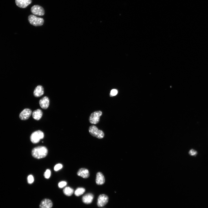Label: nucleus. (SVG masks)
<instances>
[{
  "label": "nucleus",
  "mask_w": 208,
  "mask_h": 208,
  "mask_svg": "<svg viewBox=\"0 0 208 208\" xmlns=\"http://www.w3.org/2000/svg\"><path fill=\"white\" fill-rule=\"evenodd\" d=\"M48 153V150L44 146H38L34 148L32 150V156L37 159H41L45 157Z\"/></svg>",
  "instance_id": "f257e3e1"
},
{
  "label": "nucleus",
  "mask_w": 208,
  "mask_h": 208,
  "mask_svg": "<svg viewBox=\"0 0 208 208\" xmlns=\"http://www.w3.org/2000/svg\"><path fill=\"white\" fill-rule=\"evenodd\" d=\"M89 131L92 136L99 139L103 138L104 136L103 132L102 130L98 129L94 125L91 126L89 127Z\"/></svg>",
  "instance_id": "f03ea898"
},
{
  "label": "nucleus",
  "mask_w": 208,
  "mask_h": 208,
  "mask_svg": "<svg viewBox=\"0 0 208 208\" xmlns=\"http://www.w3.org/2000/svg\"><path fill=\"white\" fill-rule=\"evenodd\" d=\"M28 20L31 25L36 26H41L44 22V20L42 18L38 17L31 14L29 16Z\"/></svg>",
  "instance_id": "7ed1b4c3"
},
{
  "label": "nucleus",
  "mask_w": 208,
  "mask_h": 208,
  "mask_svg": "<svg viewBox=\"0 0 208 208\" xmlns=\"http://www.w3.org/2000/svg\"><path fill=\"white\" fill-rule=\"evenodd\" d=\"M43 133L40 130H38L33 132L30 136L31 141L34 143H36L39 142L40 140L44 137Z\"/></svg>",
  "instance_id": "20e7f679"
},
{
  "label": "nucleus",
  "mask_w": 208,
  "mask_h": 208,
  "mask_svg": "<svg viewBox=\"0 0 208 208\" xmlns=\"http://www.w3.org/2000/svg\"><path fill=\"white\" fill-rule=\"evenodd\" d=\"M102 115V112L100 111L94 112L90 115L89 118L90 122L92 124H96L99 121L100 117Z\"/></svg>",
  "instance_id": "39448f33"
},
{
  "label": "nucleus",
  "mask_w": 208,
  "mask_h": 208,
  "mask_svg": "<svg viewBox=\"0 0 208 208\" xmlns=\"http://www.w3.org/2000/svg\"><path fill=\"white\" fill-rule=\"evenodd\" d=\"M109 201L108 196L104 194L100 195L97 198V205L99 207H102L105 206Z\"/></svg>",
  "instance_id": "423d86ee"
},
{
  "label": "nucleus",
  "mask_w": 208,
  "mask_h": 208,
  "mask_svg": "<svg viewBox=\"0 0 208 208\" xmlns=\"http://www.w3.org/2000/svg\"><path fill=\"white\" fill-rule=\"evenodd\" d=\"M31 10L33 14L36 15L42 16L44 14V10L43 8L38 5H35L32 6Z\"/></svg>",
  "instance_id": "0eeeda50"
},
{
  "label": "nucleus",
  "mask_w": 208,
  "mask_h": 208,
  "mask_svg": "<svg viewBox=\"0 0 208 208\" xmlns=\"http://www.w3.org/2000/svg\"><path fill=\"white\" fill-rule=\"evenodd\" d=\"M32 113L31 110L28 108H26L23 110L20 113L19 117L22 120L28 119L30 117Z\"/></svg>",
  "instance_id": "6e6552de"
},
{
  "label": "nucleus",
  "mask_w": 208,
  "mask_h": 208,
  "mask_svg": "<svg viewBox=\"0 0 208 208\" xmlns=\"http://www.w3.org/2000/svg\"><path fill=\"white\" fill-rule=\"evenodd\" d=\"M94 198V195L91 193H89L86 194L83 196L82 200L84 204H89L92 203Z\"/></svg>",
  "instance_id": "1a4fd4ad"
},
{
  "label": "nucleus",
  "mask_w": 208,
  "mask_h": 208,
  "mask_svg": "<svg viewBox=\"0 0 208 208\" xmlns=\"http://www.w3.org/2000/svg\"><path fill=\"white\" fill-rule=\"evenodd\" d=\"M53 206V203L49 199L45 198L41 202L39 208H51Z\"/></svg>",
  "instance_id": "9d476101"
},
{
  "label": "nucleus",
  "mask_w": 208,
  "mask_h": 208,
  "mask_svg": "<svg viewBox=\"0 0 208 208\" xmlns=\"http://www.w3.org/2000/svg\"><path fill=\"white\" fill-rule=\"evenodd\" d=\"M39 103L40 107L42 108L46 109L49 105V99L47 97L44 96L40 100Z\"/></svg>",
  "instance_id": "9b49d317"
},
{
  "label": "nucleus",
  "mask_w": 208,
  "mask_h": 208,
  "mask_svg": "<svg viewBox=\"0 0 208 208\" xmlns=\"http://www.w3.org/2000/svg\"><path fill=\"white\" fill-rule=\"evenodd\" d=\"M32 2V0H15L16 5L20 8H25Z\"/></svg>",
  "instance_id": "f8f14e48"
},
{
  "label": "nucleus",
  "mask_w": 208,
  "mask_h": 208,
  "mask_svg": "<svg viewBox=\"0 0 208 208\" xmlns=\"http://www.w3.org/2000/svg\"><path fill=\"white\" fill-rule=\"evenodd\" d=\"M77 175L83 178H87L89 176V172L88 169L86 168H80L78 170Z\"/></svg>",
  "instance_id": "ddd939ff"
},
{
  "label": "nucleus",
  "mask_w": 208,
  "mask_h": 208,
  "mask_svg": "<svg viewBox=\"0 0 208 208\" xmlns=\"http://www.w3.org/2000/svg\"><path fill=\"white\" fill-rule=\"evenodd\" d=\"M44 93V89L43 87L41 85L36 86L34 90V95L36 97L41 96Z\"/></svg>",
  "instance_id": "4468645a"
},
{
  "label": "nucleus",
  "mask_w": 208,
  "mask_h": 208,
  "mask_svg": "<svg viewBox=\"0 0 208 208\" xmlns=\"http://www.w3.org/2000/svg\"><path fill=\"white\" fill-rule=\"evenodd\" d=\"M105 182V179L103 174L100 172H97L96 174V182L98 185H102Z\"/></svg>",
  "instance_id": "2eb2a0df"
},
{
  "label": "nucleus",
  "mask_w": 208,
  "mask_h": 208,
  "mask_svg": "<svg viewBox=\"0 0 208 208\" xmlns=\"http://www.w3.org/2000/svg\"><path fill=\"white\" fill-rule=\"evenodd\" d=\"M43 114L42 110L38 109L33 111L32 114L33 118L36 120H39L42 117Z\"/></svg>",
  "instance_id": "dca6fc26"
},
{
  "label": "nucleus",
  "mask_w": 208,
  "mask_h": 208,
  "mask_svg": "<svg viewBox=\"0 0 208 208\" xmlns=\"http://www.w3.org/2000/svg\"><path fill=\"white\" fill-rule=\"evenodd\" d=\"M63 192L66 196H70L72 195L73 193L74 190L70 187H67L64 189Z\"/></svg>",
  "instance_id": "f3484780"
},
{
  "label": "nucleus",
  "mask_w": 208,
  "mask_h": 208,
  "mask_svg": "<svg viewBox=\"0 0 208 208\" xmlns=\"http://www.w3.org/2000/svg\"><path fill=\"white\" fill-rule=\"evenodd\" d=\"M85 191V189L84 188L78 187L75 191L74 194L76 196H78L83 194Z\"/></svg>",
  "instance_id": "a211bd4d"
},
{
  "label": "nucleus",
  "mask_w": 208,
  "mask_h": 208,
  "mask_svg": "<svg viewBox=\"0 0 208 208\" xmlns=\"http://www.w3.org/2000/svg\"><path fill=\"white\" fill-rule=\"evenodd\" d=\"M51 174V171L49 169H47L44 174V176L46 179H49Z\"/></svg>",
  "instance_id": "6ab92c4d"
},
{
  "label": "nucleus",
  "mask_w": 208,
  "mask_h": 208,
  "mask_svg": "<svg viewBox=\"0 0 208 208\" xmlns=\"http://www.w3.org/2000/svg\"><path fill=\"white\" fill-rule=\"evenodd\" d=\"M34 181V178L33 176L30 175L27 177V182L29 184H31Z\"/></svg>",
  "instance_id": "aec40b11"
},
{
  "label": "nucleus",
  "mask_w": 208,
  "mask_h": 208,
  "mask_svg": "<svg viewBox=\"0 0 208 208\" xmlns=\"http://www.w3.org/2000/svg\"><path fill=\"white\" fill-rule=\"evenodd\" d=\"M62 167V165L60 164H57L54 167V170L55 171H57L61 169Z\"/></svg>",
  "instance_id": "412c9836"
},
{
  "label": "nucleus",
  "mask_w": 208,
  "mask_h": 208,
  "mask_svg": "<svg viewBox=\"0 0 208 208\" xmlns=\"http://www.w3.org/2000/svg\"><path fill=\"white\" fill-rule=\"evenodd\" d=\"M118 93V91L115 89L112 90L110 92V96H112L116 95Z\"/></svg>",
  "instance_id": "4be33fe9"
},
{
  "label": "nucleus",
  "mask_w": 208,
  "mask_h": 208,
  "mask_svg": "<svg viewBox=\"0 0 208 208\" xmlns=\"http://www.w3.org/2000/svg\"><path fill=\"white\" fill-rule=\"evenodd\" d=\"M66 184L67 183L65 181H62L59 183L58 185L60 188H62L65 186Z\"/></svg>",
  "instance_id": "5701e85b"
},
{
  "label": "nucleus",
  "mask_w": 208,
  "mask_h": 208,
  "mask_svg": "<svg viewBox=\"0 0 208 208\" xmlns=\"http://www.w3.org/2000/svg\"><path fill=\"white\" fill-rule=\"evenodd\" d=\"M189 153L191 155L195 156L197 154V152L193 149H191Z\"/></svg>",
  "instance_id": "b1692460"
}]
</instances>
